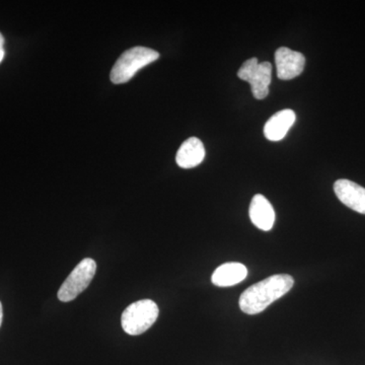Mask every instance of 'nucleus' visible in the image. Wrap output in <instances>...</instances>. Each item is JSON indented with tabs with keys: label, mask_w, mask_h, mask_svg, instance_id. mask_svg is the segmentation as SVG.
Wrapping results in <instances>:
<instances>
[{
	"label": "nucleus",
	"mask_w": 365,
	"mask_h": 365,
	"mask_svg": "<svg viewBox=\"0 0 365 365\" xmlns=\"http://www.w3.org/2000/svg\"><path fill=\"white\" fill-rule=\"evenodd\" d=\"M294 285V277L289 274L270 276L242 292L239 300L240 307L247 314H260L287 294Z\"/></svg>",
	"instance_id": "1"
},
{
	"label": "nucleus",
	"mask_w": 365,
	"mask_h": 365,
	"mask_svg": "<svg viewBox=\"0 0 365 365\" xmlns=\"http://www.w3.org/2000/svg\"><path fill=\"white\" fill-rule=\"evenodd\" d=\"M160 58V53L150 48L137 47L125 51L113 66L110 78L115 85L130 81L141 68Z\"/></svg>",
	"instance_id": "2"
},
{
	"label": "nucleus",
	"mask_w": 365,
	"mask_h": 365,
	"mask_svg": "<svg viewBox=\"0 0 365 365\" xmlns=\"http://www.w3.org/2000/svg\"><path fill=\"white\" fill-rule=\"evenodd\" d=\"M158 304L151 299H141L133 302L122 314L123 330L131 336L141 335L148 330L158 319Z\"/></svg>",
	"instance_id": "3"
},
{
	"label": "nucleus",
	"mask_w": 365,
	"mask_h": 365,
	"mask_svg": "<svg viewBox=\"0 0 365 365\" xmlns=\"http://www.w3.org/2000/svg\"><path fill=\"white\" fill-rule=\"evenodd\" d=\"M96 271H97L96 261L91 258L83 259L62 283L58 292L60 302H71L76 299L81 292H85L95 277Z\"/></svg>",
	"instance_id": "4"
},
{
	"label": "nucleus",
	"mask_w": 365,
	"mask_h": 365,
	"mask_svg": "<svg viewBox=\"0 0 365 365\" xmlns=\"http://www.w3.org/2000/svg\"><path fill=\"white\" fill-rule=\"evenodd\" d=\"M272 66L270 62L259 63L258 59L251 58L242 64L237 76L251 85L252 93L257 100H263L269 95Z\"/></svg>",
	"instance_id": "5"
},
{
	"label": "nucleus",
	"mask_w": 365,
	"mask_h": 365,
	"mask_svg": "<svg viewBox=\"0 0 365 365\" xmlns=\"http://www.w3.org/2000/svg\"><path fill=\"white\" fill-rule=\"evenodd\" d=\"M275 63L278 78L290 81L302 73L306 66V57L289 48L280 47L275 52Z\"/></svg>",
	"instance_id": "6"
},
{
	"label": "nucleus",
	"mask_w": 365,
	"mask_h": 365,
	"mask_svg": "<svg viewBox=\"0 0 365 365\" xmlns=\"http://www.w3.org/2000/svg\"><path fill=\"white\" fill-rule=\"evenodd\" d=\"M334 191L338 199L352 210L365 215V188L349 181L341 179L334 184Z\"/></svg>",
	"instance_id": "7"
},
{
	"label": "nucleus",
	"mask_w": 365,
	"mask_h": 365,
	"mask_svg": "<svg viewBox=\"0 0 365 365\" xmlns=\"http://www.w3.org/2000/svg\"><path fill=\"white\" fill-rule=\"evenodd\" d=\"M250 218L255 227L264 232H269L272 230L275 222V211L272 204L269 202L265 196L257 194L252 199L250 205Z\"/></svg>",
	"instance_id": "8"
},
{
	"label": "nucleus",
	"mask_w": 365,
	"mask_h": 365,
	"mask_svg": "<svg viewBox=\"0 0 365 365\" xmlns=\"http://www.w3.org/2000/svg\"><path fill=\"white\" fill-rule=\"evenodd\" d=\"M205 158L203 143L197 137H191L182 143L176 155L177 165L182 169H192L200 165Z\"/></svg>",
	"instance_id": "9"
},
{
	"label": "nucleus",
	"mask_w": 365,
	"mask_h": 365,
	"mask_svg": "<svg viewBox=\"0 0 365 365\" xmlns=\"http://www.w3.org/2000/svg\"><path fill=\"white\" fill-rule=\"evenodd\" d=\"M295 113L292 110H282L274 114L264 127V135L270 141H280L295 122Z\"/></svg>",
	"instance_id": "10"
},
{
	"label": "nucleus",
	"mask_w": 365,
	"mask_h": 365,
	"mask_svg": "<svg viewBox=\"0 0 365 365\" xmlns=\"http://www.w3.org/2000/svg\"><path fill=\"white\" fill-rule=\"evenodd\" d=\"M248 269L242 263L230 262L225 263L216 269L211 281L218 287H230L246 279Z\"/></svg>",
	"instance_id": "11"
},
{
	"label": "nucleus",
	"mask_w": 365,
	"mask_h": 365,
	"mask_svg": "<svg viewBox=\"0 0 365 365\" xmlns=\"http://www.w3.org/2000/svg\"><path fill=\"white\" fill-rule=\"evenodd\" d=\"M4 36L1 35V33H0V63H1L2 59H4Z\"/></svg>",
	"instance_id": "12"
},
{
	"label": "nucleus",
	"mask_w": 365,
	"mask_h": 365,
	"mask_svg": "<svg viewBox=\"0 0 365 365\" xmlns=\"http://www.w3.org/2000/svg\"><path fill=\"white\" fill-rule=\"evenodd\" d=\"M2 318H4V309H2L1 302H0V326H1Z\"/></svg>",
	"instance_id": "13"
}]
</instances>
